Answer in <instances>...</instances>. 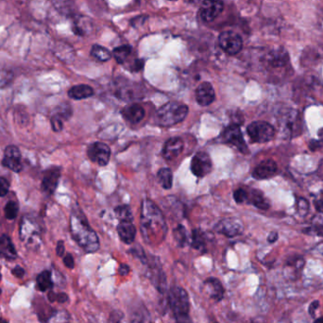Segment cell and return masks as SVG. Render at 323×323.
I'll return each mask as SVG.
<instances>
[{
    "label": "cell",
    "mask_w": 323,
    "mask_h": 323,
    "mask_svg": "<svg viewBox=\"0 0 323 323\" xmlns=\"http://www.w3.org/2000/svg\"><path fill=\"white\" fill-rule=\"evenodd\" d=\"M140 229L144 239L149 244L164 239L167 233V224L161 210L150 200L142 201Z\"/></svg>",
    "instance_id": "6da1fadb"
},
{
    "label": "cell",
    "mask_w": 323,
    "mask_h": 323,
    "mask_svg": "<svg viewBox=\"0 0 323 323\" xmlns=\"http://www.w3.org/2000/svg\"><path fill=\"white\" fill-rule=\"evenodd\" d=\"M207 295L216 302H220L224 296V288L220 280L217 278H208L203 285Z\"/></svg>",
    "instance_id": "44dd1931"
},
{
    "label": "cell",
    "mask_w": 323,
    "mask_h": 323,
    "mask_svg": "<svg viewBox=\"0 0 323 323\" xmlns=\"http://www.w3.org/2000/svg\"><path fill=\"white\" fill-rule=\"evenodd\" d=\"M61 177V168L53 167L48 168L44 174L42 181V189L45 194H54L56 188L58 186L59 180Z\"/></svg>",
    "instance_id": "2e32d148"
},
{
    "label": "cell",
    "mask_w": 323,
    "mask_h": 323,
    "mask_svg": "<svg viewBox=\"0 0 323 323\" xmlns=\"http://www.w3.org/2000/svg\"><path fill=\"white\" fill-rule=\"evenodd\" d=\"M315 207L318 213H323V192L318 195L315 200Z\"/></svg>",
    "instance_id": "b9f144b4"
},
{
    "label": "cell",
    "mask_w": 323,
    "mask_h": 323,
    "mask_svg": "<svg viewBox=\"0 0 323 323\" xmlns=\"http://www.w3.org/2000/svg\"><path fill=\"white\" fill-rule=\"evenodd\" d=\"M0 280H1V274H0Z\"/></svg>",
    "instance_id": "94428289"
},
{
    "label": "cell",
    "mask_w": 323,
    "mask_h": 323,
    "mask_svg": "<svg viewBox=\"0 0 323 323\" xmlns=\"http://www.w3.org/2000/svg\"><path fill=\"white\" fill-rule=\"evenodd\" d=\"M214 231L227 237H234L243 232V224L241 220L233 218H227L220 220L214 226Z\"/></svg>",
    "instance_id": "4fadbf2b"
},
{
    "label": "cell",
    "mask_w": 323,
    "mask_h": 323,
    "mask_svg": "<svg viewBox=\"0 0 323 323\" xmlns=\"http://www.w3.org/2000/svg\"><path fill=\"white\" fill-rule=\"evenodd\" d=\"M87 155L91 161L96 163L98 166H107L111 158L110 147L104 143H93L88 147Z\"/></svg>",
    "instance_id": "30bf717a"
},
{
    "label": "cell",
    "mask_w": 323,
    "mask_h": 323,
    "mask_svg": "<svg viewBox=\"0 0 323 323\" xmlns=\"http://www.w3.org/2000/svg\"><path fill=\"white\" fill-rule=\"evenodd\" d=\"M252 205L257 207L261 210H266L270 208V201L265 198V195L263 194L261 191L253 189L250 193L248 192V201Z\"/></svg>",
    "instance_id": "cb8c5ba5"
},
{
    "label": "cell",
    "mask_w": 323,
    "mask_h": 323,
    "mask_svg": "<svg viewBox=\"0 0 323 323\" xmlns=\"http://www.w3.org/2000/svg\"><path fill=\"white\" fill-rule=\"evenodd\" d=\"M70 232L74 240L86 252H96L99 249V239L96 232L82 216L73 213L70 219Z\"/></svg>",
    "instance_id": "7a4b0ae2"
},
{
    "label": "cell",
    "mask_w": 323,
    "mask_h": 323,
    "mask_svg": "<svg viewBox=\"0 0 323 323\" xmlns=\"http://www.w3.org/2000/svg\"><path fill=\"white\" fill-rule=\"evenodd\" d=\"M188 106L177 101H169L164 104L157 111V120L163 127H170L179 124L188 115Z\"/></svg>",
    "instance_id": "277c9868"
},
{
    "label": "cell",
    "mask_w": 323,
    "mask_h": 323,
    "mask_svg": "<svg viewBox=\"0 0 323 323\" xmlns=\"http://www.w3.org/2000/svg\"><path fill=\"white\" fill-rule=\"evenodd\" d=\"M10 190V183L5 178L0 177V198L4 197L9 193Z\"/></svg>",
    "instance_id": "60d3db41"
},
{
    "label": "cell",
    "mask_w": 323,
    "mask_h": 323,
    "mask_svg": "<svg viewBox=\"0 0 323 323\" xmlns=\"http://www.w3.org/2000/svg\"><path fill=\"white\" fill-rule=\"evenodd\" d=\"M53 286V282L51 279V272L48 271L40 273L37 277V288L40 291H45L50 289Z\"/></svg>",
    "instance_id": "83f0119b"
},
{
    "label": "cell",
    "mask_w": 323,
    "mask_h": 323,
    "mask_svg": "<svg viewBox=\"0 0 323 323\" xmlns=\"http://www.w3.org/2000/svg\"><path fill=\"white\" fill-rule=\"evenodd\" d=\"M191 245L195 250L201 251L205 248V235L201 230L196 229L192 232V242Z\"/></svg>",
    "instance_id": "1f68e13d"
},
{
    "label": "cell",
    "mask_w": 323,
    "mask_h": 323,
    "mask_svg": "<svg viewBox=\"0 0 323 323\" xmlns=\"http://www.w3.org/2000/svg\"><path fill=\"white\" fill-rule=\"evenodd\" d=\"M2 165L5 168L11 169L14 172H20L22 170V162H21V153L17 147L9 146L4 151V158Z\"/></svg>",
    "instance_id": "5bb4252c"
},
{
    "label": "cell",
    "mask_w": 323,
    "mask_h": 323,
    "mask_svg": "<svg viewBox=\"0 0 323 323\" xmlns=\"http://www.w3.org/2000/svg\"><path fill=\"white\" fill-rule=\"evenodd\" d=\"M318 138L321 142H323V128L318 130Z\"/></svg>",
    "instance_id": "db71d44e"
},
{
    "label": "cell",
    "mask_w": 323,
    "mask_h": 323,
    "mask_svg": "<svg viewBox=\"0 0 323 323\" xmlns=\"http://www.w3.org/2000/svg\"><path fill=\"white\" fill-rule=\"evenodd\" d=\"M56 300L58 301L59 303L64 304V303H66L68 301V296L65 293H60V294H57Z\"/></svg>",
    "instance_id": "681fc988"
},
{
    "label": "cell",
    "mask_w": 323,
    "mask_h": 323,
    "mask_svg": "<svg viewBox=\"0 0 323 323\" xmlns=\"http://www.w3.org/2000/svg\"><path fill=\"white\" fill-rule=\"evenodd\" d=\"M56 252H57V255L60 257H62L65 254V244L63 241H59L58 245L56 248Z\"/></svg>",
    "instance_id": "7dc6e473"
},
{
    "label": "cell",
    "mask_w": 323,
    "mask_h": 323,
    "mask_svg": "<svg viewBox=\"0 0 323 323\" xmlns=\"http://www.w3.org/2000/svg\"><path fill=\"white\" fill-rule=\"evenodd\" d=\"M283 120L284 129L288 130L292 136H296L301 133L302 130V121L299 113L296 111L290 110L286 113Z\"/></svg>",
    "instance_id": "d6986e66"
},
{
    "label": "cell",
    "mask_w": 323,
    "mask_h": 323,
    "mask_svg": "<svg viewBox=\"0 0 323 323\" xmlns=\"http://www.w3.org/2000/svg\"><path fill=\"white\" fill-rule=\"evenodd\" d=\"M51 2L59 13L69 17L75 16V8L72 0H51Z\"/></svg>",
    "instance_id": "484cf974"
},
{
    "label": "cell",
    "mask_w": 323,
    "mask_h": 323,
    "mask_svg": "<svg viewBox=\"0 0 323 323\" xmlns=\"http://www.w3.org/2000/svg\"><path fill=\"white\" fill-rule=\"evenodd\" d=\"M173 234H174V238L178 246L184 247L186 244V240H187L185 228L182 225H178L175 228Z\"/></svg>",
    "instance_id": "e575fe53"
},
{
    "label": "cell",
    "mask_w": 323,
    "mask_h": 323,
    "mask_svg": "<svg viewBox=\"0 0 323 323\" xmlns=\"http://www.w3.org/2000/svg\"><path fill=\"white\" fill-rule=\"evenodd\" d=\"M168 301L177 323H192L189 316L190 303L186 291L180 286L171 287L168 294Z\"/></svg>",
    "instance_id": "3957f363"
},
{
    "label": "cell",
    "mask_w": 323,
    "mask_h": 323,
    "mask_svg": "<svg viewBox=\"0 0 323 323\" xmlns=\"http://www.w3.org/2000/svg\"><path fill=\"white\" fill-rule=\"evenodd\" d=\"M314 323H323V317H318L314 321Z\"/></svg>",
    "instance_id": "11a10c76"
},
{
    "label": "cell",
    "mask_w": 323,
    "mask_h": 323,
    "mask_svg": "<svg viewBox=\"0 0 323 323\" xmlns=\"http://www.w3.org/2000/svg\"><path fill=\"white\" fill-rule=\"evenodd\" d=\"M233 199L237 203H243L248 201V191L243 188H238L233 193Z\"/></svg>",
    "instance_id": "74e56055"
},
{
    "label": "cell",
    "mask_w": 323,
    "mask_h": 323,
    "mask_svg": "<svg viewBox=\"0 0 323 323\" xmlns=\"http://www.w3.org/2000/svg\"><path fill=\"white\" fill-rule=\"evenodd\" d=\"M183 150V141L180 137L168 139L163 149V156L166 160L172 161L181 154Z\"/></svg>",
    "instance_id": "ac0fdd59"
},
{
    "label": "cell",
    "mask_w": 323,
    "mask_h": 323,
    "mask_svg": "<svg viewBox=\"0 0 323 323\" xmlns=\"http://www.w3.org/2000/svg\"><path fill=\"white\" fill-rule=\"evenodd\" d=\"M278 166L272 159L260 163L252 172V177L256 180H267L277 174Z\"/></svg>",
    "instance_id": "9a60e30c"
},
{
    "label": "cell",
    "mask_w": 323,
    "mask_h": 323,
    "mask_svg": "<svg viewBox=\"0 0 323 323\" xmlns=\"http://www.w3.org/2000/svg\"><path fill=\"white\" fill-rule=\"evenodd\" d=\"M317 174L318 177H319V179H321L323 180V159L319 163V165H318V168H317Z\"/></svg>",
    "instance_id": "816d5d0a"
},
{
    "label": "cell",
    "mask_w": 323,
    "mask_h": 323,
    "mask_svg": "<svg viewBox=\"0 0 323 323\" xmlns=\"http://www.w3.org/2000/svg\"><path fill=\"white\" fill-rule=\"evenodd\" d=\"M297 211L298 213H300L301 216H306V213H308L309 211V204L308 202L306 201L305 199H298L297 201Z\"/></svg>",
    "instance_id": "f35d334b"
},
{
    "label": "cell",
    "mask_w": 323,
    "mask_h": 323,
    "mask_svg": "<svg viewBox=\"0 0 323 323\" xmlns=\"http://www.w3.org/2000/svg\"><path fill=\"white\" fill-rule=\"evenodd\" d=\"M49 323H71L70 315L65 310H59L53 312L48 318Z\"/></svg>",
    "instance_id": "836d02e7"
},
{
    "label": "cell",
    "mask_w": 323,
    "mask_h": 323,
    "mask_svg": "<svg viewBox=\"0 0 323 323\" xmlns=\"http://www.w3.org/2000/svg\"><path fill=\"white\" fill-rule=\"evenodd\" d=\"M310 232L316 233L317 235L323 236V216H319L317 218H315L312 223Z\"/></svg>",
    "instance_id": "8d00e7d4"
},
{
    "label": "cell",
    "mask_w": 323,
    "mask_h": 323,
    "mask_svg": "<svg viewBox=\"0 0 323 323\" xmlns=\"http://www.w3.org/2000/svg\"><path fill=\"white\" fill-rule=\"evenodd\" d=\"M277 239H278V233L276 232H272V233H270V235L267 237V241L270 243H274L275 241H277Z\"/></svg>",
    "instance_id": "f907efd6"
},
{
    "label": "cell",
    "mask_w": 323,
    "mask_h": 323,
    "mask_svg": "<svg viewBox=\"0 0 323 323\" xmlns=\"http://www.w3.org/2000/svg\"><path fill=\"white\" fill-rule=\"evenodd\" d=\"M247 132L252 142L261 144L272 141L276 134L274 127L272 124L265 121H254L251 123L247 128Z\"/></svg>",
    "instance_id": "5b68a950"
},
{
    "label": "cell",
    "mask_w": 323,
    "mask_h": 323,
    "mask_svg": "<svg viewBox=\"0 0 323 323\" xmlns=\"http://www.w3.org/2000/svg\"><path fill=\"white\" fill-rule=\"evenodd\" d=\"M253 323H264V322H259V321H257V320H256V321H253Z\"/></svg>",
    "instance_id": "6f0895ef"
},
{
    "label": "cell",
    "mask_w": 323,
    "mask_h": 323,
    "mask_svg": "<svg viewBox=\"0 0 323 323\" xmlns=\"http://www.w3.org/2000/svg\"><path fill=\"white\" fill-rule=\"evenodd\" d=\"M222 141L227 143V144H231L233 147H235L236 149L239 150L242 153H248L249 149L247 147L245 140L243 134L241 132L239 126H237L236 124H233L229 127H227L226 129L223 130L222 132Z\"/></svg>",
    "instance_id": "ba28073f"
},
{
    "label": "cell",
    "mask_w": 323,
    "mask_h": 323,
    "mask_svg": "<svg viewBox=\"0 0 323 323\" xmlns=\"http://www.w3.org/2000/svg\"><path fill=\"white\" fill-rule=\"evenodd\" d=\"M92 96H94V90L91 86L86 85V84L75 85L68 91V97L72 99H75V100L88 98Z\"/></svg>",
    "instance_id": "603a6c76"
},
{
    "label": "cell",
    "mask_w": 323,
    "mask_h": 323,
    "mask_svg": "<svg viewBox=\"0 0 323 323\" xmlns=\"http://www.w3.org/2000/svg\"><path fill=\"white\" fill-rule=\"evenodd\" d=\"M196 99L201 106H208L213 103L216 99V92L210 83H202L196 90Z\"/></svg>",
    "instance_id": "e0dca14e"
},
{
    "label": "cell",
    "mask_w": 323,
    "mask_h": 323,
    "mask_svg": "<svg viewBox=\"0 0 323 323\" xmlns=\"http://www.w3.org/2000/svg\"><path fill=\"white\" fill-rule=\"evenodd\" d=\"M115 213L117 214L118 220L121 222H132L133 221V216L130 211L129 207L126 205L118 206L115 209Z\"/></svg>",
    "instance_id": "d6a6232c"
},
{
    "label": "cell",
    "mask_w": 323,
    "mask_h": 323,
    "mask_svg": "<svg viewBox=\"0 0 323 323\" xmlns=\"http://www.w3.org/2000/svg\"><path fill=\"white\" fill-rule=\"evenodd\" d=\"M64 263H65V266L68 267V268H74V265H75V262H74V258L72 256L70 253H67L64 258Z\"/></svg>",
    "instance_id": "ee69618b"
},
{
    "label": "cell",
    "mask_w": 323,
    "mask_h": 323,
    "mask_svg": "<svg viewBox=\"0 0 323 323\" xmlns=\"http://www.w3.org/2000/svg\"><path fill=\"white\" fill-rule=\"evenodd\" d=\"M319 306V302L318 301H314L312 304L309 305V308H308V312L310 314L312 317H315V313L317 311V308Z\"/></svg>",
    "instance_id": "f6af8a7d"
},
{
    "label": "cell",
    "mask_w": 323,
    "mask_h": 323,
    "mask_svg": "<svg viewBox=\"0 0 323 323\" xmlns=\"http://www.w3.org/2000/svg\"><path fill=\"white\" fill-rule=\"evenodd\" d=\"M56 297H57V294H55L54 292H49V294H48V299H49V301L50 302H55L56 301Z\"/></svg>",
    "instance_id": "f5cc1de1"
},
{
    "label": "cell",
    "mask_w": 323,
    "mask_h": 323,
    "mask_svg": "<svg viewBox=\"0 0 323 323\" xmlns=\"http://www.w3.org/2000/svg\"><path fill=\"white\" fill-rule=\"evenodd\" d=\"M91 55L99 62H107L112 57L111 52L107 48L98 45H93L91 49Z\"/></svg>",
    "instance_id": "f1b7e54d"
},
{
    "label": "cell",
    "mask_w": 323,
    "mask_h": 323,
    "mask_svg": "<svg viewBox=\"0 0 323 323\" xmlns=\"http://www.w3.org/2000/svg\"><path fill=\"white\" fill-rule=\"evenodd\" d=\"M129 266L128 265H126V264H122V265H120V267H119V274L121 275V276H126V275H128L129 273Z\"/></svg>",
    "instance_id": "c3c4849f"
},
{
    "label": "cell",
    "mask_w": 323,
    "mask_h": 323,
    "mask_svg": "<svg viewBox=\"0 0 323 323\" xmlns=\"http://www.w3.org/2000/svg\"><path fill=\"white\" fill-rule=\"evenodd\" d=\"M0 253L8 259H15L17 255L10 237L5 234L0 237Z\"/></svg>",
    "instance_id": "d4e9b609"
},
{
    "label": "cell",
    "mask_w": 323,
    "mask_h": 323,
    "mask_svg": "<svg viewBox=\"0 0 323 323\" xmlns=\"http://www.w3.org/2000/svg\"><path fill=\"white\" fill-rule=\"evenodd\" d=\"M131 47L129 45H121V46H118L117 47L114 52H113V55L116 59L118 64L122 65L124 64L128 58L129 57V55L131 54Z\"/></svg>",
    "instance_id": "f546056e"
},
{
    "label": "cell",
    "mask_w": 323,
    "mask_h": 323,
    "mask_svg": "<svg viewBox=\"0 0 323 323\" xmlns=\"http://www.w3.org/2000/svg\"><path fill=\"white\" fill-rule=\"evenodd\" d=\"M13 274L17 278H23L25 275V271L21 266H16L13 270Z\"/></svg>",
    "instance_id": "bcb514c9"
},
{
    "label": "cell",
    "mask_w": 323,
    "mask_h": 323,
    "mask_svg": "<svg viewBox=\"0 0 323 323\" xmlns=\"http://www.w3.org/2000/svg\"><path fill=\"white\" fill-rule=\"evenodd\" d=\"M0 323H8V322H7L5 319H3V318H0Z\"/></svg>",
    "instance_id": "9f6ffc18"
},
{
    "label": "cell",
    "mask_w": 323,
    "mask_h": 323,
    "mask_svg": "<svg viewBox=\"0 0 323 323\" xmlns=\"http://www.w3.org/2000/svg\"><path fill=\"white\" fill-rule=\"evenodd\" d=\"M220 46L230 55L239 53L243 47V41L237 33L233 32H224L219 37Z\"/></svg>",
    "instance_id": "9c48e42d"
},
{
    "label": "cell",
    "mask_w": 323,
    "mask_h": 323,
    "mask_svg": "<svg viewBox=\"0 0 323 323\" xmlns=\"http://www.w3.org/2000/svg\"><path fill=\"white\" fill-rule=\"evenodd\" d=\"M265 62L267 67L272 70L287 71V67L290 66L288 53L284 47H276L267 52L265 55Z\"/></svg>",
    "instance_id": "8992f818"
},
{
    "label": "cell",
    "mask_w": 323,
    "mask_h": 323,
    "mask_svg": "<svg viewBox=\"0 0 323 323\" xmlns=\"http://www.w3.org/2000/svg\"><path fill=\"white\" fill-rule=\"evenodd\" d=\"M116 323H120V321H119V320H117V322Z\"/></svg>",
    "instance_id": "680465c9"
},
{
    "label": "cell",
    "mask_w": 323,
    "mask_h": 323,
    "mask_svg": "<svg viewBox=\"0 0 323 323\" xmlns=\"http://www.w3.org/2000/svg\"><path fill=\"white\" fill-rule=\"evenodd\" d=\"M157 178H158V181L160 182L162 187L165 188V189H170L172 187L173 173H172L171 169L162 168L158 172Z\"/></svg>",
    "instance_id": "4316f807"
},
{
    "label": "cell",
    "mask_w": 323,
    "mask_h": 323,
    "mask_svg": "<svg viewBox=\"0 0 323 323\" xmlns=\"http://www.w3.org/2000/svg\"><path fill=\"white\" fill-rule=\"evenodd\" d=\"M222 0H204L201 3L199 14L203 22H212L223 11Z\"/></svg>",
    "instance_id": "7c38bea8"
},
{
    "label": "cell",
    "mask_w": 323,
    "mask_h": 323,
    "mask_svg": "<svg viewBox=\"0 0 323 323\" xmlns=\"http://www.w3.org/2000/svg\"><path fill=\"white\" fill-rule=\"evenodd\" d=\"M20 236L28 246H37L40 241V228L35 220L25 217L21 221Z\"/></svg>",
    "instance_id": "52a82bcc"
},
{
    "label": "cell",
    "mask_w": 323,
    "mask_h": 323,
    "mask_svg": "<svg viewBox=\"0 0 323 323\" xmlns=\"http://www.w3.org/2000/svg\"><path fill=\"white\" fill-rule=\"evenodd\" d=\"M54 53L57 55L58 58L61 59L62 61H65V62L73 58V56H74V51H73L72 47L66 44H58L55 46Z\"/></svg>",
    "instance_id": "4dcf8cb0"
},
{
    "label": "cell",
    "mask_w": 323,
    "mask_h": 323,
    "mask_svg": "<svg viewBox=\"0 0 323 323\" xmlns=\"http://www.w3.org/2000/svg\"><path fill=\"white\" fill-rule=\"evenodd\" d=\"M7 220H13L18 213V204L14 201H9L4 209Z\"/></svg>",
    "instance_id": "d590c367"
},
{
    "label": "cell",
    "mask_w": 323,
    "mask_h": 323,
    "mask_svg": "<svg viewBox=\"0 0 323 323\" xmlns=\"http://www.w3.org/2000/svg\"><path fill=\"white\" fill-rule=\"evenodd\" d=\"M51 127L54 131H61L63 129V119L56 115L53 116L51 117Z\"/></svg>",
    "instance_id": "ab89813d"
},
{
    "label": "cell",
    "mask_w": 323,
    "mask_h": 323,
    "mask_svg": "<svg viewBox=\"0 0 323 323\" xmlns=\"http://www.w3.org/2000/svg\"><path fill=\"white\" fill-rule=\"evenodd\" d=\"M11 79H12V75L9 74L8 72L0 73V87L7 85Z\"/></svg>",
    "instance_id": "7bdbcfd3"
},
{
    "label": "cell",
    "mask_w": 323,
    "mask_h": 323,
    "mask_svg": "<svg viewBox=\"0 0 323 323\" xmlns=\"http://www.w3.org/2000/svg\"><path fill=\"white\" fill-rule=\"evenodd\" d=\"M1 292H2V291H1V289H0V294H1Z\"/></svg>",
    "instance_id": "91938a15"
},
{
    "label": "cell",
    "mask_w": 323,
    "mask_h": 323,
    "mask_svg": "<svg viewBox=\"0 0 323 323\" xmlns=\"http://www.w3.org/2000/svg\"><path fill=\"white\" fill-rule=\"evenodd\" d=\"M117 233L120 239L129 245L136 239V228L132 222H120L117 226Z\"/></svg>",
    "instance_id": "7402d4cb"
},
{
    "label": "cell",
    "mask_w": 323,
    "mask_h": 323,
    "mask_svg": "<svg viewBox=\"0 0 323 323\" xmlns=\"http://www.w3.org/2000/svg\"><path fill=\"white\" fill-rule=\"evenodd\" d=\"M123 117L131 124H137L141 122L145 117L146 112L141 105L139 104H130L129 106L123 108L121 111Z\"/></svg>",
    "instance_id": "ffe728a7"
},
{
    "label": "cell",
    "mask_w": 323,
    "mask_h": 323,
    "mask_svg": "<svg viewBox=\"0 0 323 323\" xmlns=\"http://www.w3.org/2000/svg\"><path fill=\"white\" fill-rule=\"evenodd\" d=\"M191 171L192 173L199 177L203 178L204 176L209 174L212 171L213 164L211 157L206 152L200 151L195 154L191 161Z\"/></svg>",
    "instance_id": "8fae6325"
}]
</instances>
